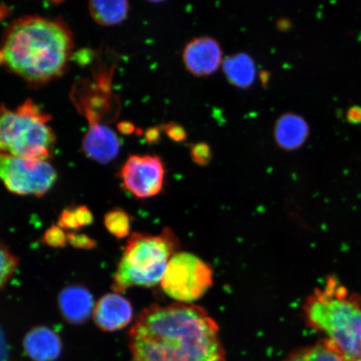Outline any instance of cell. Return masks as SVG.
Returning <instances> with one entry per match:
<instances>
[{
  "instance_id": "6da1fadb",
  "label": "cell",
  "mask_w": 361,
  "mask_h": 361,
  "mask_svg": "<svg viewBox=\"0 0 361 361\" xmlns=\"http://www.w3.org/2000/svg\"><path fill=\"white\" fill-rule=\"evenodd\" d=\"M133 361H225L218 324L202 307L153 305L130 331Z\"/></svg>"
},
{
  "instance_id": "7a4b0ae2",
  "label": "cell",
  "mask_w": 361,
  "mask_h": 361,
  "mask_svg": "<svg viewBox=\"0 0 361 361\" xmlns=\"http://www.w3.org/2000/svg\"><path fill=\"white\" fill-rule=\"evenodd\" d=\"M73 49V35L64 21L24 16L12 22L3 35L0 67L39 87L65 73Z\"/></svg>"
},
{
  "instance_id": "3957f363",
  "label": "cell",
  "mask_w": 361,
  "mask_h": 361,
  "mask_svg": "<svg viewBox=\"0 0 361 361\" xmlns=\"http://www.w3.org/2000/svg\"><path fill=\"white\" fill-rule=\"evenodd\" d=\"M304 312L308 326L326 334L347 359L361 360L360 300L336 278L329 279L324 290L315 288Z\"/></svg>"
},
{
  "instance_id": "277c9868",
  "label": "cell",
  "mask_w": 361,
  "mask_h": 361,
  "mask_svg": "<svg viewBox=\"0 0 361 361\" xmlns=\"http://www.w3.org/2000/svg\"><path fill=\"white\" fill-rule=\"evenodd\" d=\"M178 247V239L169 228L162 230L160 235L133 233L126 243L116 271L113 290L123 293L133 286H157Z\"/></svg>"
},
{
  "instance_id": "5b68a950",
  "label": "cell",
  "mask_w": 361,
  "mask_h": 361,
  "mask_svg": "<svg viewBox=\"0 0 361 361\" xmlns=\"http://www.w3.org/2000/svg\"><path fill=\"white\" fill-rule=\"evenodd\" d=\"M51 116L31 100L15 110L0 106V153L47 161L56 142Z\"/></svg>"
},
{
  "instance_id": "8992f818",
  "label": "cell",
  "mask_w": 361,
  "mask_h": 361,
  "mask_svg": "<svg viewBox=\"0 0 361 361\" xmlns=\"http://www.w3.org/2000/svg\"><path fill=\"white\" fill-rule=\"evenodd\" d=\"M214 272L206 262L190 252H176L166 267L161 286L166 295L191 304L213 286Z\"/></svg>"
},
{
  "instance_id": "52a82bcc",
  "label": "cell",
  "mask_w": 361,
  "mask_h": 361,
  "mask_svg": "<svg viewBox=\"0 0 361 361\" xmlns=\"http://www.w3.org/2000/svg\"><path fill=\"white\" fill-rule=\"evenodd\" d=\"M0 180L20 196L42 197L55 185L57 173L49 162L0 153Z\"/></svg>"
},
{
  "instance_id": "ba28073f",
  "label": "cell",
  "mask_w": 361,
  "mask_h": 361,
  "mask_svg": "<svg viewBox=\"0 0 361 361\" xmlns=\"http://www.w3.org/2000/svg\"><path fill=\"white\" fill-rule=\"evenodd\" d=\"M120 177L126 190L138 198H150L164 188L165 169L156 155L130 156L121 168Z\"/></svg>"
},
{
  "instance_id": "9c48e42d",
  "label": "cell",
  "mask_w": 361,
  "mask_h": 361,
  "mask_svg": "<svg viewBox=\"0 0 361 361\" xmlns=\"http://www.w3.org/2000/svg\"><path fill=\"white\" fill-rule=\"evenodd\" d=\"M224 52L218 39L203 35L193 38L183 49V62L189 74L204 78L215 73L222 66Z\"/></svg>"
},
{
  "instance_id": "30bf717a",
  "label": "cell",
  "mask_w": 361,
  "mask_h": 361,
  "mask_svg": "<svg viewBox=\"0 0 361 361\" xmlns=\"http://www.w3.org/2000/svg\"><path fill=\"white\" fill-rule=\"evenodd\" d=\"M94 319L105 331H116L128 326L133 316L130 301L118 293H107L94 309Z\"/></svg>"
},
{
  "instance_id": "8fae6325",
  "label": "cell",
  "mask_w": 361,
  "mask_h": 361,
  "mask_svg": "<svg viewBox=\"0 0 361 361\" xmlns=\"http://www.w3.org/2000/svg\"><path fill=\"white\" fill-rule=\"evenodd\" d=\"M121 141L110 126H89L82 140V151L90 160L107 164L118 156Z\"/></svg>"
},
{
  "instance_id": "7c38bea8",
  "label": "cell",
  "mask_w": 361,
  "mask_h": 361,
  "mask_svg": "<svg viewBox=\"0 0 361 361\" xmlns=\"http://www.w3.org/2000/svg\"><path fill=\"white\" fill-rule=\"evenodd\" d=\"M310 126L303 116L295 112H286L274 124V137L276 145L287 152L295 151L308 140Z\"/></svg>"
},
{
  "instance_id": "4fadbf2b",
  "label": "cell",
  "mask_w": 361,
  "mask_h": 361,
  "mask_svg": "<svg viewBox=\"0 0 361 361\" xmlns=\"http://www.w3.org/2000/svg\"><path fill=\"white\" fill-rule=\"evenodd\" d=\"M59 306L64 318L72 324H80L94 312V299L87 288L73 284L63 288L59 295Z\"/></svg>"
},
{
  "instance_id": "5bb4252c",
  "label": "cell",
  "mask_w": 361,
  "mask_h": 361,
  "mask_svg": "<svg viewBox=\"0 0 361 361\" xmlns=\"http://www.w3.org/2000/svg\"><path fill=\"white\" fill-rule=\"evenodd\" d=\"M24 348L35 361H54L60 356L62 346L60 337L52 329L37 327L27 334Z\"/></svg>"
},
{
  "instance_id": "9a60e30c",
  "label": "cell",
  "mask_w": 361,
  "mask_h": 361,
  "mask_svg": "<svg viewBox=\"0 0 361 361\" xmlns=\"http://www.w3.org/2000/svg\"><path fill=\"white\" fill-rule=\"evenodd\" d=\"M223 72L233 87L247 90L254 85L257 67L254 59L247 53L239 52L224 58Z\"/></svg>"
},
{
  "instance_id": "2e32d148",
  "label": "cell",
  "mask_w": 361,
  "mask_h": 361,
  "mask_svg": "<svg viewBox=\"0 0 361 361\" xmlns=\"http://www.w3.org/2000/svg\"><path fill=\"white\" fill-rule=\"evenodd\" d=\"M88 6L93 20L102 26L121 24L130 10L129 0H89Z\"/></svg>"
},
{
  "instance_id": "e0dca14e",
  "label": "cell",
  "mask_w": 361,
  "mask_h": 361,
  "mask_svg": "<svg viewBox=\"0 0 361 361\" xmlns=\"http://www.w3.org/2000/svg\"><path fill=\"white\" fill-rule=\"evenodd\" d=\"M290 361H350L329 340H324L312 346L296 350Z\"/></svg>"
},
{
  "instance_id": "ac0fdd59",
  "label": "cell",
  "mask_w": 361,
  "mask_h": 361,
  "mask_svg": "<svg viewBox=\"0 0 361 361\" xmlns=\"http://www.w3.org/2000/svg\"><path fill=\"white\" fill-rule=\"evenodd\" d=\"M130 216L126 212L115 209L105 215L104 224L107 231L117 238L128 237L130 232Z\"/></svg>"
},
{
  "instance_id": "d6986e66",
  "label": "cell",
  "mask_w": 361,
  "mask_h": 361,
  "mask_svg": "<svg viewBox=\"0 0 361 361\" xmlns=\"http://www.w3.org/2000/svg\"><path fill=\"white\" fill-rule=\"evenodd\" d=\"M19 265V259L0 241V290L6 286Z\"/></svg>"
},
{
  "instance_id": "ffe728a7",
  "label": "cell",
  "mask_w": 361,
  "mask_h": 361,
  "mask_svg": "<svg viewBox=\"0 0 361 361\" xmlns=\"http://www.w3.org/2000/svg\"><path fill=\"white\" fill-rule=\"evenodd\" d=\"M42 242L51 247H64L66 245L67 235L64 229L59 226L53 225L44 233Z\"/></svg>"
},
{
  "instance_id": "44dd1931",
  "label": "cell",
  "mask_w": 361,
  "mask_h": 361,
  "mask_svg": "<svg viewBox=\"0 0 361 361\" xmlns=\"http://www.w3.org/2000/svg\"><path fill=\"white\" fill-rule=\"evenodd\" d=\"M191 157L194 162L198 166H207L212 161L213 153L211 147L206 142H198L191 147Z\"/></svg>"
},
{
  "instance_id": "7402d4cb",
  "label": "cell",
  "mask_w": 361,
  "mask_h": 361,
  "mask_svg": "<svg viewBox=\"0 0 361 361\" xmlns=\"http://www.w3.org/2000/svg\"><path fill=\"white\" fill-rule=\"evenodd\" d=\"M67 241L72 247L90 250L97 247V241L87 234L71 232L67 234Z\"/></svg>"
},
{
  "instance_id": "603a6c76",
  "label": "cell",
  "mask_w": 361,
  "mask_h": 361,
  "mask_svg": "<svg viewBox=\"0 0 361 361\" xmlns=\"http://www.w3.org/2000/svg\"><path fill=\"white\" fill-rule=\"evenodd\" d=\"M164 132L171 141L175 142H183L188 138L186 129L182 125L174 123V121L164 125Z\"/></svg>"
},
{
  "instance_id": "cb8c5ba5",
  "label": "cell",
  "mask_w": 361,
  "mask_h": 361,
  "mask_svg": "<svg viewBox=\"0 0 361 361\" xmlns=\"http://www.w3.org/2000/svg\"><path fill=\"white\" fill-rule=\"evenodd\" d=\"M58 226L65 230H78L80 228L78 220L75 219L73 207H68L62 212L58 219Z\"/></svg>"
},
{
  "instance_id": "d4e9b609",
  "label": "cell",
  "mask_w": 361,
  "mask_h": 361,
  "mask_svg": "<svg viewBox=\"0 0 361 361\" xmlns=\"http://www.w3.org/2000/svg\"><path fill=\"white\" fill-rule=\"evenodd\" d=\"M76 220L80 228L85 227L93 223L94 216L87 206H78L73 207Z\"/></svg>"
},
{
  "instance_id": "484cf974",
  "label": "cell",
  "mask_w": 361,
  "mask_h": 361,
  "mask_svg": "<svg viewBox=\"0 0 361 361\" xmlns=\"http://www.w3.org/2000/svg\"><path fill=\"white\" fill-rule=\"evenodd\" d=\"M161 130H164V128H161V126H154V128H149L145 133L147 142L149 144H156L159 142Z\"/></svg>"
},
{
  "instance_id": "4316f807",
  "label": "cell",
  "mask_w": 361,
  "mask_h": 361,
  "mask_svg": "<svg viewBox=\"0 0 361 361\" xmlns=\"http://www.w3.org/2000/svg\"><path fill=\"white\" fill-rule=\"evenodd\" d=\"M0 361H11L8 345L1 328H0Z\"/></svg>"
},
{
  "instance_id": "83f0119b",
  "label": "cell",
  "mask_w": 361,
  "mask_h": 361,
  "mask_svg": "<svg viewBox=\"0 0 361 361\" xmlns=\"http://www.w3.org/2000/svg\"><path fill=\"white\" fill-rule=\"evenodd\" d=\"M120 133L124 135H130L134 133V125L130 123H123L119 124Z\"/></svg>"
},
{
  "instance_id": "f1b7e54d",
  "label": "cell",
  "mask_w": 361,
  "mask_h": 361,
  "mask_svg": "<svg viewBox=\"0 0 361 361\" xmlns=\"http://www.w3.org/2000/svg\"><path fill=\"white\" fill-rule=\"evenodd\" d=\"M147 1L151 2V3H162L166 1V0H147Z\"/></svg>"
},
{
  "instance_id": "f546056e",
  "label": "cell",
  "mask_w": 361,
  "mask_h": 361,
  "mask_svg": "<svg viewBox=\"0 0 361 361\" xmlns=\"http://www.w3.org/2000/svg\"><path fill=\"white\" fill-rule=\"evenodd\" d=\"M48 1H51L53 3H61L62 1H64V0H48Z\"/></svg>"
},
{
  "instance_id": "4dcf8cb0",
  "label": "cell",
  "mask_w": 361,
  "mask_h": 361,
  "mask_svg": "<svg viewBox=\"0 0 361 361\" xmlns=\"http://www.w3.org/2000/svg\"><path fill=\"white\" fill-rule=\"evenodd\" d=\"M355 361H361V360H355Z\"/></svg>"
}]
</instances>
